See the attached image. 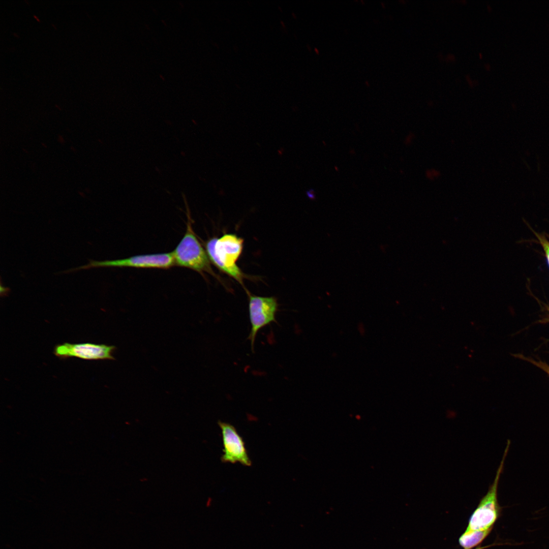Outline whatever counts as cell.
Masks as SVG:
<instances>
[{
    "mask_svg": "<svg viewBox=\"0 0 549 549\" xmlns=\"http://www.w3.org/2000/svg\"><path fill=\"white\" fill-rule=\"evenodd\" d=\"M243 245V239L233 233L224 234L220 238L213 237L206 243L210 261L242 285L244 274L236 262L241 254Z\"/></svg>",
    "mask_w": 549,
    "mask_h": 549,
    "instance_id": "6da1fadb",
    "label": "cell"
},
{
    "mask_svg": "<svg viewBox=\"0 0 549 549\" xmlns=\"http://www.w3.org/2000/svg\"><path fill=\"white\" fill-rule=\"evenodd\" d=\"M172 253L175 264L201 273L206 272L214 274L207 252L197 238L190 220L185 234Z\"/></svg>",
    "mask_w": 549,
    "mask_h": 549,
    "instance_id": "7a4b0ae2",
    "label": "cell"
},
{
    "mask_svg": "<svg viewBox=\"0 0 549 549\" xmlns=\"http://www.w3.org/2000/svg\"><path fill=\"white\" fill-rule=\"evenodd\" d=\"M509 444L508 441L494 480L490 486L487 492L480 500L478 506L471 515L465 531L492 529L494 525L500 516L501 507L498 501V486Z\"/></svg>",
    "mask_w": 549,
    "mask_h": 549,
    "instance_id": "3957f363",
    "label": "cell"
},
{
    "mask_svg": "<svg viewBox=\"0 0 549 549\" xmlns=\"http://www.w3.org/2000/svg\"><path fill=\"white\" fill-rule=\"evenodd\" d=\"M175 264L171 253L137 255L114 260L95 261L90 260L86 265L65 271L72 272L80 269L99 267H130L166 269Z\"/></svg>",
    "mask_w": 549,
    "mask_h": 549,
    "instance_id": "277c9868",
    "label": "cell"
},
{
    "mask_svg": "<svg viewBox=\"0 0 549 549\" xmlns=\"http://www.w3.org/2000/svg\"><path fill=\"white\" fill-rule=\"evenodd\" d=\"M249 294V313L251 330L248 339L252 350L258 331L271 323H277L276 313L279 304L273 296L264 297Z\"/></svg>",
    "mask_w": 549,
    "mask_h": 549,
    "instance_id": "5b68a950",
    "label": "cell"
},
{
    "mask_svg": "<svg viewBox=\"0 0 549 549\" xmlns=\"http://www.w3.org/2000/svg\"><path fill=\"white\" fill-rule=\"evenodd\" d=\"M221 429L223 444V454L221 461L223 463L239 462L246 466L251 465V461L245 447L242 437L235 428L229 423L218 421Z\"/></svg>",
    "mask_w": 549,
    "mask_h": 549,
    "instance_id": "8992f818",
    "label": "cell"
},
{
    "mask_svg": "<svg viewBox=\"0 0 549 549\" xmlns=\"http://www.w3.org/2000/svg\"><path fill=\"white\" fill-rule=\"evenodd\" d=\"M115 349L113 346L104 344L65 343L56 345L54 354L60 358L75 357L86 360H113L112 353Z\"/></svg>",
    "mask_w": 549,
    "mask_h": 549,
    "instance_id": "52a82bcc",
    "label": "cell"
},
{
    "mask_svg": "<svg viewBox=\"0 0 549 549\" xmlns=\"http://www.w3.org/2000/svg\"><path fill=\"white\" fill-rule=\"evenodd\" d=\"M492 529L465 531L459 538V543L464 549H472L478 545L490 534Z\"/></svg>",
    "mask_w": 549,
    "mask_h": 549,
    "instance_id": "ba28073f",
    "label": "cell"
},
{
    "mask_svg": "<svg viewBox=\"0 0 549 549\" xmlns=\"http://www.w3.org/2000/svg\"><path fill=\"white\" fill-rule=\"evenodd\" d=\"M537 235L545 252V254L549 263V242L544 237H542L538 235Z\"/></svg>",
    "mask_w": 549,
    "mask_h": 549,
    "instance_id": "9c48e42d",
    "label": "cell"
},
{
    "mask_svg": "<svg viewBox=\"0 0 549 549\" xmlns=\"http://www.w3.org/2000/svg\"><path fill=\"white\" fill-rule=\"evenodd\" d=\"M524 359H527L528 361H529L535 365L542 369L549 375V365L546 363H544L542 361H536L530 359H527L526 358Z\"/></svg>",
    "mask_w": 549,
    "mask_h": 549,
    "instance_id": "30bf717a",
    "label": "cell"
},
{
    "mask_svg": "<svg viewBox=\"0 0 549 549\" xmlns=\"http://www.w3.org/2000/svg\"><path fill=\"white\" fill-rule=\"evenodd\" d=\"M9 291L10 289L9 288L3 286V285L1 284L0 293L1 296H7Z\"/></svg>",
    "mask_w": 549,
    "mask_h": 549,
    "instance_id": "8fae6325",
    "label": "cell"
},
{
    "mask_svg": "<svg viewBox=\"0 0 549 549\" xmlns=\"http://www.w3.org/2000/svg\"><path fill=\"white\" fill-rule=\"evenodd\" d=\"M306 194L307 196L312 200H314L316 198L314 189H310L309 190L307 191Z\"/></svg>",
    "mask_w": 549,
    "mask_h": 549,
    "instance_id": "7c38bea8",
    "label": "cell"
},
{
    "mask_svg": "<svg viewBox=\"0 0 549 549\" xmlns=\"http://www.w3.org/2000/svg\"><path fill=\"white\" fill-rule=\"evenodd\" d=\"M475 549H481V548L480 547H477V548H476Z\"/></svg>",
    "mask_w": 549,
    "mask_h": 549,
    "instance_id": "4fadbf2b",
    "label": "cell"
}]
</instances>
